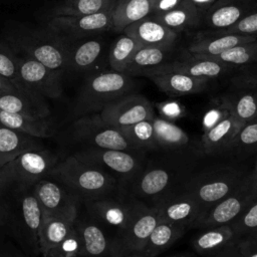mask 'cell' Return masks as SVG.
<instances>
[{
	"label": "cell",
	"instance_id": "1",
	"mask_svg": "<svg viewBox=\"0 0 257 257\" xmlns=\"http://www.w3.org/2000/svg\"><path fill=\"white\" fill-rule=\"evenodd\" d=\"M48 177L59 182L82 202L108 197L118 187V180L113 175L78 160L74 155L58 162Z\"/></svg>",
	"mask_w": 257,
	"mask_h": 257
},
{
	"label": "cell",
	"instance_id": "2",
	"mask_svg": "<svg viewBox=\"0 0 257 257\" xmlns=\"http://www.w3.org/2000/svg\"><path fill=\"white\" fill-rule=\"evenodd\" d=\"M136 83L132 76L114 70L94 72L87 76L72 107V116L99 113L107 104L132 93Z\"/></svg>",
	"mask_w": 257,
	"mask_h": 257
},
{
	"label": "cell",
	"instance_id": "3",
	"mask_svg": "<svg viewBox=\"0 0 257 257\" xmlns=\"http://www.w3.org/2000/svg\"><path fill=\"white\" fill-rule=\"evenodd\" d=\"M7 43L20 54L33 58L45 66L65 72L69 43L47 29L17 28L7 35Z\"/></svg>",
	"mask_w": 257,
	"mask_h": 257
},
{
	"label": "cell",
	"instance_id": "4",
	"mask_svg": "<svg viewBox=\"0 0 257 257\" xmlns=\"http://www.w3.org/2000/svg\"><path fill=\"white\" fill-rule=\"evenodd\" d=\"M58 158L45 149L24 152L0 169V190L7 188L29 189L48 177Z\"/></svg>",
	"mask_w": 257,
	"mask_h": 257
},
{
	"label": "cell",
	"instance_id": "5",
	"mask_svg": "<svg viewBox=\"0 0 257 257\" xmlns=\"http://www.w3.org/2000/svg\"><path fill=\"white\" fill-rule=\"evenodd\" d=\"M246 175L234 168L214 169L189 181L183 190L197 200L205 214L213 205L229 195Z\"/></svg>",
	"mask_w": 257,
	"mask_h": 257
},
{
	"label": "cell",
	"instance_id": "6",
	"mask_svg": "<svg viewBox=\"0 0 257 257\" xmlns=\"http://www.w3.org/2000/svg\"><path fill=\"white\" fill-rule=\"evenodd\" d=\"M257 198V174H247L241 183L225 198L213 205L194 224L196 228H209L231 224Z\"/></svg>",
	"mask_w": 257,
	"mask_h": 257
},
{
	"label": "cell",
	"instance_id": "7",
	"mask_svg": "<svg viewBox=\"0 0 257 257\" xmlns=\"http://www.w3.org/2000/svg\"><path fill=\"white\" fill-rule=\"evenodd\" d=\"M71 134L76 142L86 147L142 153L118 128L106 123L99 113L86 114L75 118Z\"/></svg>",
	"mask_w": 257,
	"mask_h": 257
},
{
	"label": "cell",
	"instance_id": "8",
	"mask_svg": "<svg viewBox=\"0 0 257 257\" xmlns=\"http://www.w3.org/2000/svg\"><path fill=\"white\" fill-rule=\"evenodd\" d=\"M74 156L82 162L105 170L124 184L133 180L144 168L142 153L85 147Z\"/></svg>",
	"mask_w": 257,
	"mask_h": 257
},
{
	"label": "cell",
	"instance_id": "9",
	"mask_svg": "<svg viewBox=\"0 0 257 257\" xmlns=\"http://www.w3.org/2000/svg\"><path fill=\"white\" fill-rule=\"evenodd\" d=\"M159 211L156 205L148 206L135 198L134 211L126 228L113 241V256L124 252H142L150 234L159 222Z\"/></svg>",
	"mask_w": 257,
	"mask_h": 257
},
{
	"label": "cell",
	"instance_id": "10",
	"mask_svg": "<svg viewBox=\"0 0 257 257\" xmlns=\"http://www.w3.org/2000/svg\"><path fill=\"white\" fill-rule=\"evenodd\" d=\"M113 6L89 15L58 16L49 18L46 28L66 42L96 36L111 30Z\"/></svg>",
	"mask_w": 257,
	"mask_h": 257
},
{
	"label": "cell",
	"instance_id": "11",
	"mask_svg": "<svg viewBox=\"0 0 257 257\" xmlns=\"http://www.w3.org/2000/svg\"><path fill=\"white\" fill-rule=\"evenodd\" d=\"M32 191L44 216L75 222L78 214V204L81 201L59 182L46 177L38 181L32 187Z\"/></svg>",
	"mask_w": 257,
	"mask_h": 257
},
{
	"label": "cell",
	"instance_id": "12",
	"mask_svg": "<svg viewBox=\"0 0 257 257\" xmlns=\"http://www.w3.org/2000/svg\"><path fill=\"white\" fill-rule=\"evenodd\" d=\"M179 172L174 164L144 166L141 172L126 183L131 196L137 199H150L157 202L167 195V191L177 180Z\"/></svg>",
	"mask_w": 257,
	"mask_h": 257
},
{
	"label": "cell",
	"instance_id": "13",
	"mask_svg": "<svg viewBox=\"0 0 257 257\" xmlns=\"http://www.w3.org/2000/svg\"><path fill=\"white\" fill-rule=\"evenodd\" d=\"M20 77L24 85L44 98L61 96L63 72L51 69L24 54H17Z\"/></svg>",
	"mask_w": 257,
	"mask_h": 257
},
{
	"label": "cell",
	"instance_id": "14",
	"mask_svg": "<svg viewBox=\"0 0 257 257\" xmlns=\"http://www.w3.org/2000/svg\"><path fill=\"white\" fill-rule=\"evenodd\" d=\"M99 115L106 123L121 130L142 120L153 119L155 111L147 97L132 92L107 104Z\"/></svg>",
	"mask_w": 257,
	"mask_h": 257
},
{
	"label": "cell",
	"instance_id": "15",
	"mask_svg": "<svg viewBox=\"0 0 257 257\" xmlns=\"http://www.w3.org/2000/svg\"><path fill=\"white\" fill-rule=\"evenodd\" d=\"M155 205L159 211V221H168L188 225L190 228L204 214L201 205L188 192L182 191L175 195H166Z\"/></svg>",
	"mask_w": 257,
	"mask_h": 257
},
{
	"label": "cell",
	"instance_id": "16",
	"mask_svg": "<svg viewBox=\"0 0 257 257\" xmlns=\"http://www.w3.org/2000/svg\"><path fill=\"white\" fill-rule=\"evenodd\" d=\"M95 219L112 227L120 234L127 226L135 205V198L128 196L127 199L112 198L110 196L101 199L83 202Z\"/></svg>",
	"mask_w": 257,
	"mask_h": 257
},
{
	"label": "cell",
	"instance_id": "17",
	"mask_svg": "<svg viewBox=\"0 0 257 257\" xmlns=\"http://www.w3.org/2000/svg\"><path fill=\"white\" fill-rule=\"evenodd\" d=\"M167 69L180 71L208 81L225 76L237 69L215 59L192 53H185L180 58L163 65Z\"/></svg>",
	"mask_w": 257,
	"mask_h": 257
},
{
	"label": "cell",
	"instance_id": "18",
	"mask_svg": "<svg viewBox=\"0 0 257 257\" xmlns=\"http://www.w3.org/2000/svg\"><path fill=\"white\" fill-rule=\"evenodd\" d=\"M149 77L157 87L170 96H184L200 93L208 87V80L165 68L163 65L150 73Z\"/></svg>",
	"mask_w": 257,
	"mask_h": 257
},
{
	"label": "cell",
	"instance_id": "19",
	"mask_svg": "<svg viewBox=\"0 0 257 257\" xmlns=\"http://www.w3.org/2000/svg\"><path fill=\"white\" fill-rule=\"evenodd\" d=\"M257 6L256 0H216L203 17L206 27L213 30L229 28Z\"/></svg>",
	"mask_w": 257,
	"mask_h": 257
},
{
	"label": "cell",
	"instance_id": "20",
	"mask_svg": "<svg viewBox=\"0 0 257 257\" xmlns=\"http://www.w3.org/2000/svg\"><path fill=\"white\" fill-rule=\"evenodd\" d=\"M121 33L133 37L142 46H175L178 33L149 15L125 27Z\"/></svg>",
	"mask_w": 257,
	"mask_h": 257
},
{
	"label": "cell",
	"instance_id": "21",
	"mask_svg": "<svg viewBox=\"0 0 257 257\" xmlns=\"http://www.w3.org/2000/svg\"><path fill=\"white\" fill-rule=\"evenodd\" d=\"M0 110L36 117H50L46 98L29 90L17 87L0 95Z\"/></svg>",
	"mask_w": 257,
	"mask_h": 257
},
{
	"label": "cell",
	"instance_id": "22",
	"mask_svg": "<svg viewBox=\"0 0 257 257\" xmlns=\"http://www.w3.org/2000/svg\"><path fill=\"white\" fill-rule=\"evenodd\" d=\"M104 51V40L100 37H88L69 42L67 70L77 73L92 71L100 61Z\"/></svg>",
	"mask_w": 257,
	"mask_h": 257
},
{
	"label": "cell",
	"instance_id": "23",
	"mask_svg": "<svg viewBox=\"0 0 257 257\" xmlns=\"http://www.w3.org/2000/svg\"><path fill=\"white\" fill-rule=\"evenodd\" d=\"M255 35H242L214 30L211 33H202L197 36L189 45L187 52L192 54L203 55L207 57L217 56L223 52L256 39Z\"/></svg>",
	"mask_w": 257,
	"mask_h": 257
},
{
	"label": "cell",
	"instance_id": "24",
	"mask_svg": "<svg viewBox=\"0 0 257 257\" xmlns=\"http://www.w3.org/2000/svg\"><path fill=\"white\" fill-rule=\"evenodd\" d=\"M74 226L79 233L82 250L80 257H112L113 241L111 242L103 230L93 222L78 221Z\"/></svg>",
	"mask_w": 257,
	"mask_h": 257
},
{
	"label": "cell",
	"instance_id": "25",
	"mask_svg": "<svg viewBox=\"0 0 257 257\" xmlns=\"http://www.w3.org/2000/svg\"><path fill=\"white\" fill-rule=\"evenodd\" d=\"M174 46H141L128 62L124 73L130 76H148L167 63Z\"/></svg>",
	"mask_w": 257,
	"mask_h": 257
},
{
	"label": "cell",
	"instance_id": "26",
	"mask_svg": "<svg viewBox=\"0 0 257 257\" xmlns=\"http://www.w3.org/2000/svg\"><path fill=\"white\" fill-rule=\"evenodd\" d=\"M241 127L232 114H229L216 125L204 132L201 138V149L206 155H216L228 151Z\"/></svg>",
	"mask_w": 257,
	"mask_h": 257
},
{
	"label": "cell",
	"instance_id": "27",
	"mask_svg": "<svg viewBox=\"0 0 257 257\" xmlns=\"http://www.w3.org/2000/svg\"><path fill=\"white\" fill-rule=\"evenodd\" d=\"M0 124L38 139H47L55 134V125L50 117H36L0 110Z\"/></svg>",
	"mask_w": 257,
	"mask_h": 257
},
{
	"label": "cell",
	"instance_id": "28",
	"mask_svg": "<svg viewBox=\"0 0 257 257\" xmlns=\"http://www.w3.org/2000/svg\"><path fill=\"white\" fill-rule=\"evenodd\" d=\"M40 140L0 124V169L24 152L42 149Z\"/></svg>",
	"mask_w": 257,
	"mask_h": 257
},
{
	"label": "cell",
	"instance_id": "29",
	"mask_svg": "<svg viewBox=\"0 0 257 257\" xmlns=\"http://www.w3.org/2000/svg\"><path fill=\"white\" fill-rule=\"evenodd\" d=\"M152 120L159 149L173 153L190 151L191 139L183 128L160 115L155 114Z\"/></svg>",
	"mask_w": 257,
	"mask_h": 257
},
{
	"label": "cell",
	"instance_id": "30",
	"mask_svg": "<svg viewBox=\"0 0 257 257\" xmlns=\"http://www.w3.org/2000/svg\"><path fill=\"white\" fill-rule=\"evenodd\" d=\"M193 241L194 248L203 255H220L238 239L229 224L205 228Z\"/></svg>",
	"mask_w": 257,
	"mask_h": 257
},
{
	"label": "cell",
	"instance_id": "31",
	"mask_svg": "<svg viewBox=\"0 0 257 257\" xmlns=\"http://www.w3.org/2000/svg\"><path fill=\"white\" fill-rule=\"evenodd\" d=\"M188 228L190 227L185 224L159 221L150 234L142 252L149 257H156L171 247Z\"/></svg>",
	"mask_w": 257,
	"mask_h": 257
},
{
	"label": "cell",
	"instance_id": "32",
	"mask_svg": "<svg viewBox=\"0 0 257 257\" xmlns=\"http://www.w3.org/2000/svg\"><path fill=\"white\" fill-rule=\"evenodd\" d=\"M152 8V0H116L111 30L121 33L128 25L151 15Z\"/></svg>",
	"mask_w": 257,
	"mask_h": 257
},
{
	"label": "cell",
	"instance_id": "33",
	"mask_svg": "<svg viewBox=\"0 0 257 257\" xmlns=\"http://www.w3.org/2000/svg\"><path fill=\"white\" fill-rule=\"evenodd\" d=\"M152 16L177 33L185 29L196 27L203 21V14L188 0H183L170 11L154 14Z\"/></svg>",
	"mask_w": 257,
	"mask_h": 257
},
{
	"label": "cell",
	"instance_id": "34",
	"mask_svg": "<svg viewBox=\"0 0 257 257\" xmlns=\"http://www.w3.org/2000/svg\"><path fill=\"white\" fill-rule=\"evenodd\" d=\"M74 222L44 216L38 235L39 252L45 257L54 247H56L73 228Z\"/></svg>",
	"mask_w": 257,
	"mask_h": 257
},
{
	"label": "cell",
	"instance_id": "35",
	"mask_svg": "<svg viewBox=\"0 0 257 257\" xmlns=\"http://www.w3.org/2000/svg\"><path fill=\"white\" fill-rule=\"evenodd\" d=\"M116 0H63L51 8L49 18L58 16H83L103 11Z\"/></svg>",
	"mask_w": 257,
	"mask_h": 257
},
{
	"label": "cell",
	"instance_id": "36",
	"mask_svg": "<svg viewBox=\"0 0 257 257\" xmlns=\"http://www.w3.org/2000/svg\"><path fill=\"white\" fill-rule=\"evenodd\" d=\"M20 208L22 221L25 225V228L27 229L31 240L34 243V246L38 248L39 229L41 227L44 214L32 190L31 192H28L22 196Z\"/></svg>",
	"mask_w": 257,
	"mask_h": 257
},
{
	"label": "cell",
	"instance_id": "37",
	"mask_svg": "<svg viewBox=\"0 0 257 257\" xmlns=\"http://www.w3.org/2000/svg\"><path fill=\"white\" fill-rule=\"evenodd\" d=\"M227 97L231 105V114L240 127L257 117V97L254 90H238Z\"/></svg>",
	"mask_w": 257,
	"mask_h": 257
},
{
	"label": "cell",
	"instance_id": "38",
	"mask_svg": "<svg viewBox=\"0 0 257 257\" xmlns=\"http://www.w3.org/2000/svg\"><path fill=\"white\" fill-rule=\"evenodd\" d=\"M141 46L138 41L124 33L118 36L108 51V63L111 69L124 73L128 62Z\"/></svg>",
	"mask_w": 257,
	"mask_h": 257
},
{
	"label": "cell",
	"instance_id": "39",
	"mask_svg": "<svg viewBox=\"0 0 257 257\" xmlns=\"http://www.w3.org/2000/svg\"><path fill=\"white\" fill-rule=\"evenodd\" d=\"M140 151L159 150L152 119L142 120L119 130Z\"/></svg>",
	"mask_w": 257,
	"mask_h": 257
},
{
	"label": "cell",
	"instance_id": "40",
	"mask_svg": "<svg viewBox=\"0 0 257 257\" xmlns=\"http://www.w3.org/2000/svg\"><path fill=\"white\" fill-rule=\"evenodd\" d=\"M209 58L233 66L236 69L251 64L257 61V38L252 41L237 45L223 52L222 54Z\"/></svg>",
	"mask_w": 257,
	"mask_h": 257
},
{
	"label": "cell",
	"instance_id": "41",
	"mask_svg": "<svg viewBox=\"0 0 257 257\" xmlns=\"http://www.w3.org/2000/svg\"><path fill=\"white\" fill-rule=\"evenodd\" d=\"M0 76L19 89H28L19 73L17 53L7 43L0 41ZM30 90V89H29Z\"/></svg>",
	"mask_w": 257,
	"mask_h": 257
},
{
	"label": "cell",
	"instance_id": "42",
	"mask_svg": "<svg viewBox=\"0 0 257 257\" xmlns=\"http://www.w3.org/2000/svg\"><path fill=\"white\" fill-rule=\"evenodd\" d=\"M237 238L257 233V198L231 224H229Z\"/></svg>",
	"mask_w": 257,
	"mask_h": 257
},
{
	"label": "cell",
	"instance_id": "43",
	"mask_svg": "<svg viewBox=\"0 0 257 257\" xmlns=\"http://www.w3.org/2000/svg\"><path fill=\"white\" fill-rule=\"evenodd\" d=\"M81 250V239L75 226H73L65 238L45 257H80Z\"/></svg>",
	"mask_w": 257,
	"mask_h": 257
},
{
	"label": "cell",
	"instance_id": "44",
	"mask_svg": "<svg viewBox=\"0 0 257 257\" xmlns=\"http://www.w3.org/2000/svg\"><path fill=\"white\" fill-rule=\"evenodd\" d=\"M257 148V117L244 124L233 140L229 150L248 152Z\"/></svg>",
	"mask_w": 257,
	"mask_h": 257
},
{
	"label": "cell",
	"instance_id": "45",
	"mask_svg": "<svg viewBox=\"0 0 257 257\" xmlns=\"http://www.w3.org/2000/svg\"><path fill=\"white\" fill-rule=\"evenodd\" d=\"M229 114H231V105L229 99L227 96H222L205 111L202 119L203 133L216 125Z\"/></svg>",
	"mask_w": 257,
	"mask_h": 257
},
{
	"label": "cell",
	"instance_id": "46",
	"mask_svg": "<svg viewBox=\"0 0 257 257\" xmlns=\"http://www.w3.org/2000/svg\"><path fill=\"white\" fill-rule=\"evenodd\" d=\"M230 80L237 90L257 89V61L238 68Z\"/></svg>",
	"mask_w": 257,
	"mask_h": 257
},
{
	"label": "cell",
	"instance_id": "47",
	"mask_svg": "<svg viewBox=\"0 0 257 257\" xmlns=\"http://www.w3.org/2000/svg\"><path fill=\"white\" fill-rule=\"evenodd\" d=\"M221 31L233 34L257 36V6L239 22Z\"/></svg>",
	"mask_w": 257,
	"mask_h": 257
},
{
	"label": "cell",
	"instance_id": "48",
	"mask_svg": "<svg viewBox=\"0 0 257 257\" xmlns=\"http://www.w3.org/2000/svg\"><path fill=\"white\" fill-rule=\"evenodd\" d=\"M156 106L159 111V115L171 121L181 118L186 114L185 107L175 100L159 102L156 104Z\"/></svg>",
	"mask_w": 257,
	"mask_h": 257
},
{
	"label": "cell",
	"instance_id": "49",
	"mask_svg": "<svg viewBox=\"0 0 257 257\" xmlns=\"http://www.w3.org/2000/svg\"><path fill=\"white\" fill-rule=\"evenodd\" d=\"M235 248L238 257H257V233L238 238Z\"/></svg>",
	"mask_w": 257,
	"mask_h": 257
},
{
	"label": "cell",
	"instance_id": "50",
	"mask_svg": "<svg viewBox=\"0 0 257 257\" xmlns=\"http://www.w3.org/2000/svg\"><path fill=\"white\" fill-rule=\"evenodd\" d=\"M183 0H153L152 1V14H161L174 9Z\"/></svg>",
	"mask_w": 257,
	"mask_h": 257
},
{
	"label": "cell",
	"instance_id": "51",
	"mask_svg": "<svg viewBox=\"0 0 257 257\" xmlns=\"http://www.w3.org/2000/svg\"><path fill=\"white\" fill-rule=\"evenodd\" d=\"M191 4H193L202 14L203 17L205 13L210 9V7L214 4L216 0H188Z\"/></svg>",
	"mask_w": 257,
	"mask_h": 257
},
{
	"label": "cell",
	"instance_id": "52",
	"mask_svg": "<svg viewBox=\"0 0 257 257\" xmlns=\"http://www.w3.org/2000/svg\"><path fill=\"white\" fill-rule=\"evenodd\" d=\"M13 88H15V86H14L11 82L5 80L4 78H2V77L0 76V95H1L2 93L6 92V91H9V90L13 89Z\"/></svg>",
	"mask_w": 257,
	"mask_h": 257
},
{
	"label": "cell",
	"instance_id": "53",
	"mask_svg": "<svg viewBox=\"0 0 257 257\" xmlns=\"http://www.w3.org/2000/svg\"><path fill=\"white\" fill-rule=\"evenodd\" d=\"M235 243L231 247H229L226 251H224L222 254H220L219 257H238L237 252H236V248H235Z\"/></svg>",
	"mask_w": 257,
	"mask_h": 257
},
{
	"label": "cell",
	"instance_id": "54",
	"mask_svg": "<svg viewBox=\"0 0 257 257\" xmlns=\"http://www.w3.org/2000/svg\"><path fill=\"white\" fill-rule=\"evenodd\" d=\"M117 257H149V256H147V255L144 254L143 252H134V251H131V252H124V253L118 255Z\"/></svg>",
	"mask_w": 257,
	"mask_h": 257
},
{
	"label": "cell",
	"instance_id": "55",
	"mask_svg": "<svg viewBox=\"0 0 257 257\" xmlns=\"http://www.w3.org/2000/svg\"><path fill=\"white\" fill-rule=\"evenodd\" d=\"M255 173L257 174V161H256V166H255Z\"/></svg>",
	"mask_w": 257,
	"mask_h": 257
},
{
	"label": "cell",
	"instance_id": "56",
	"mask_svg": "<svg viewBox=\"0 0 257 257\" xmlns=\"http://www.w3.org/2000/svg\"><path fill=\"white\" fill-rule=\"evenodd\" d=\"M254 91H255V94H256V97H257V89H255Z\"/></svg>",
	"mask_w": 257,
	"mask_h": 257
},
{
	"label": "cell",
	"instance_id": "57",
	"mask_svg": "<svg viewBox=\"0 0 257 257\" xmlns=\"http://www.w3.org/2000/svg\"><path fill=\"white\" fill-rule=\"evenodd\" d=\"M175 257H183V256H175Z\"/></svg>",
	"mask_w": 257,
	"mask_h": 257
},
{
	"label": "cell",
	"instance_id": "58",
	"mask_svg": "<svg viewBox=\"0 0 257 257\" xmlns=\"http://www.w3.org/2000/svg\"><path fill=\"white\" fill-rule=\"evenodd\" d=\"M152 1H153V0H152Z\"/></svg>",
	"mask_w": 257,
	"mask_h": 257
}]
</instances>
